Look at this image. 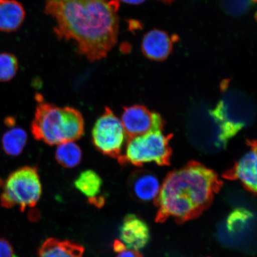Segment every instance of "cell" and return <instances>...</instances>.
I'll return each instance as SVG.
<instances>
[{"mask_svg":"<svg viewBox=\"0 0 257 257\" xmlns=\"http://www.w3.org/2000/svg\"><path fill=\"white\" fill-rule=\"evenodd\" d=\"M119 236L121 242L127 249L139 251L149 242L150 231L142 218L136 214H128L120 225Z\"/></svg>","mask_w":257,"mask_h":257,"instance_id":"9c48e42d","label":"cell"},{"mask_svg":"<svg viewBox=\"0 0 257 257\" xmlns=\"http://www.w3.org/2000/svg\"><path fill=\"white\" fill-rule=\"evenodd\" d=\"M117 257H144L138 250L127 249V248L117 252Z\"/></svg>","mask_w":257,"mask_h":257,"instance_id":"44dd1931","label":"cell"},{"mask_svg":"<svg viewBox=\"0 0 257 257\" xmlns=\"http://www.w3.org/2000/svg\"><path fill=\"white\" fill-rule=\"evenodd\" d=\"M84 252V247L79 244L49 238L42 244L38 255L40 257H82Z\"/></svg>","mask_w":257,"mask_h":257,"instance_id":"5bb4252c","label":"cell"},{"mask_svg":"<svg viewBox=\"0 0 257 257\" xmlns=\"http://www.w3.org/2000/svg\"><path fill=\"white\" fill-rule=\"evenodd\" d=\"M56 151V159L60 165L65 168H75L82 160V151L73 141L58 145Z\"/></svg>","mask_w":257,"mask_h":257,"instance_id":"e0dca14e","label":"cell"},{"mask_svg":"<svg viewBox=\"0 0 257 257\" xmlns=\"http://www.w3.org/2000/svg\"><path fill=\"white\" fill-rule=\"evenodd\" d=\"M253 1H254L255 2H257V0H253ZM256 19H257V15H256Z\"/></svg>","mask_w":257,"mask_h":257,"instance_id":"cb8c5ba5","label":"cell"},{"mask_svg":"<svg viewBox=\"0 0 257 257\" xmlns=\"http://www.w3.org/2000/svg\"><path fill=\"white\" fill-rule=\"evenodd\" d=\"M19 67L17 58L12 54H0V82L10 81L14 78Z\"/></svg>","mask_w":257,"mask_h":257,"instance_id":"d6986e66","label":"cell"},{"mask_svg":"<svg viewBox=\"0 0 257 257\" xmlns=\"http://www.w3.org/2000/svg\"><path fill=\"white\" fill-rule=\"evenodd\" d=\"M74 185L77 190L88 198L90 204L98 208L103 206L104 198L99 195L102 181L94 170H87L80 173L74 182Z\"/></svg>","mask_w":257,"mask_h":257,"instance_id":"4fadbf2b","label":"cell"},{"mask_svg":"<svg viewBox=\"0 0 257 257\" xmlns=\"http://www.w3.org/2000/svg\"><path fill=\"white\" fill-rule=\"evenodd\" d=\"M175 38L166 32L153 30L144 35L141 42V51L150 60L161 62L171 54Z\"/></svg>","mask_w":257,"mask_h":257,"instance_id":"7c38bea8","label":"cell"},{"mask_svg":"<svg viewBox=\"0 0 257 257\" xmlns=\"http://www.w3.org/2000/svg\"><path fill=\"white\" fill-rule=\"evenodd\" d=\"M118 3H123L130 5H140L143 4L146 0H117Z\"/></svg>","mask_w":257,"mask_h":257,"instance_id":"7402d4cb","label":"cell"},{"mask_svg":"<svg viewBox=\"0 0 257 257\" xmlns=\"http://www.w3.org/2000/svg\"><path fill=\"white\" fill-rule=\"evenodd\" d=\"M170 138L163 134L162 130L131 138L124 153L117 159L118 162L121 165L136 166L150 163H155L159 166L168 165L172 153Z\"/></svg>","mask_w":257,"mask_h":257,"instance_id":"5b68a950","label":"cell"},{"mask_svg":"<svg viewBox=\"0 0 257 257\" xmlns=\"http://www.w3.org/2000/svg\"><path fill=\"white\" fill-rule=\"evenodd\" d=\"M224 177L238 180L247 190L257 194V141L250 144L249 149Z\"/></svg>","mask_w":257,"mask_h":257,"instance_id":"30bf717a","label":"cell"},{"mask_svg":"<svg viewBox=\"0 0 257 257\" xmlns=\"http://www.w3.org/2000/svg\"><path fill=\"white\" fill-rule=\"evenodd\" d=\"M222 183L210 169L191 163L170 173L156 198V221L183 223L200 216L210 206Z\"/></svg>","mask_w":257,"mask_h":257,"instance_id":"7a4b0ae2","label":"cell"},{"mask_svg":"<svg viewBox=\"0 0 257 257\" xmlns=\"http://www.w3.org/2000/svg\"><path fill=\"white\" fill-rule=\"evenodd\" d=\"M253 214L244 208H238L229 214L226 220V228L230 233H237L244 229L252 219Z\"/></svg>","mask_w":257,"mask_h":257,"instance_id":"ac0fdd59","label":"cell"},{"mask_svg":"<svg viewBox=\"0 0 257 257\" xmlns=\"http://www.w3.org/2000/svg\"><path fill=\"white\" fill-rule=\"evenodd\" d=\"M161 1H162L166 3H171L172 1H173V0H161Z\"/></svg>","mask_w":257,"mask_h":257,"instance_id":"603a6c76","label":"cell"},{"mask_svg":"<svg viewBox=\"0 0 257 257\" xmlns=\"http://www.w3.org/2000/svg\"><path fill=\"white\" fill-rule=\"evenodd\" d=\"M117 0H47L45 14L55 21L58 39L73 41L89 62L107 57L119 32Z\"/></svg>","mask_w":257,"mask_h":257,"instance_id":"6da1fadb","label":"cell"},{"mask_svg":"<svg viewBox=\"0 0 257 257\" xmlns=\"http://www.w3.org/2000/svg\"><path fill=\"white\" fill-rule=\"evenodd\" d=\"M210 112L219 128L220 141L224 146L252 121L254 109L247 96L229 91Z\"/></svg>","mask_w":257,"mask_h":257,"instance_id":"277c9868","label":"cell"},{"mask_svg":"<svg viewBox=\"0 0 257 257\" xmlns=\"http://www.w3.org/2000/svg\"><path fill=\"white\" fill-rule=\"evenodd\" d=\"M41 195L42 185L37 169L24 166L9 176L0 200L3 207L18 206L21 211H24L27 207H35Z\"/></svg>","mask_w":257,"mask_h":257,"instance_id":"8992f818","label":"cell"},{"mask_svg":"<svg viewBox=\"0 0 257 257\" xmlns=\"http://www.w3.org/2000/svg\"><path fill=\"white\" fill-rule=\"evenodd\" d=\"M128 186L132 197L142 202L156 200L161 188L158 178L147 170L134 172L128 179Z\"/></svg>","mask_w":257,"mask_h":257,"instance_id":"8fae6325","label":"cell"},{"mask_svg":"<svg viewBox=\"0 0 257 257\" xmlns=\"http://www.w3.org/2000/svg\"><path fill=\"white\" fill-rule=\"evenodd\" d=\"M126 133L121 120L106 107L92 131V142L99 152L118 159L121 155Z\"/></svg>","mask_w":257,"mask_h":257,"instance_id":"52a82bcc","label":"cell"},{"mask_svg":"<svg viewBox=\"0 0 257 257\" xmlns=\"http://www.w3.org/2000/svg\"><path fill=\"white\" fill-rule=\"evenodd\" d=\"M27 140V133L23 128H12L6 132L2 138L3 149L9 156H18L23 152Z\"/></svg>","mask_w":257,"mask_h":257,"instance_id":"2e32d148","label":"cell"},{"mask_svg":"<svg viewBox=\"0 0 257 257\" xmlns=\"http://www.w3.org/2000/svg\"><path fill=\"white\" fill-rule=\"evenodd\" d=\"M31 130L35 140L54 146L79 140L84 133V120L75 108L41 101L37 106Z\"/></svg>","mask_w":257,"mask_h":257,"instance_id":"3957f363","label":"cell"},{"mask_svg":"<svg viewBox=\"0 0 257 257\" xmlns=\"http://www.w3.org/2000/svg\"><path fill=\"white\" fill-rule=\"evenodd\" d=\"M25 18L23 6L15 0H0V31H15Z\"/></svg>","mask_w":257,"mask_h":257,"instance_id":"9a60e30c","label":"cell"},{"mask_svg":"<svg viewBox=\"0 0 257 257\" xmlns=\"http://www.w3.org/2000/svg\"><path fill=\"white\" fill-rule=\"evenodd\" d=\"M121 121L128 138H133L162 130L163 120L159 114L151 111L142 105L124 107Z\"/></svg>","mask_w":257,"mask_h":257,"instance_id":"ba28073f","label":"cell"},{"mask_svg":"<svg viewBox=\"0 0 257 257\" xmlns=\"http://www.w3.org/2000/svg\"><path fill=\"white\" fill-rule=\"evenodd\" d=\"M14 248L7 239L0 238V257H15Z\"/></svg>","mask_w":257,"mask_h":257,"instance_id":"ffe728a7","label":"cell"}]
</instances>
